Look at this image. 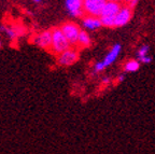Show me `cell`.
<instances>
[{
  "label": "cell",
  "mask_w": 155,
  "mask_h": 154,
  "mask_svg": "<svg viewBox=\"0 0 155 154\" xmlns=\"http://www.w3.org/2000/svg\"><path fill=\"white\" fill-rule=\"evenodd\" d=\"M52 32V42H51V48H50V52L52 54L58 55L61 52L66 51L67 49L70 48V44L68 43L67 39L61 32L59 27H54L51 29Z\"/></svg>",
  "instance_id": "cell-1"
},
{
  "label": "cell",
  "mask_w": 155,
  "mask_h": 154,
  "mask_svg": "<svg viewBox=\"0 0 155 154\" xmlns=\"http://www.w3.org/2000/svg\"><path fill=\"white\" fill-rule=\"evenodd\" d=\"M59 28H61L65 38L67 39L68 43L70 44V46L77 45L78 37H79L80 32L82 30L81 27L74 22H65L64 24L61 25Z\"/></svg>",
  "instance_id": "cell-2"
},
{
  "label": "cell",
  "mask_w": 155,
  "mask_h": 154,
  "mask_svg": "<svg viewBox=\"0 0 155 154\" xmlns=\"http://www.w3.org/2000/svg\"><path fill=\"white\" fill-rule=\"evenodd\" d=\"M80 57L79 50L75 46H70L66 51L61 52V54L57 55V64L63 67H69L77 63Z\"/></svg>",
  "instance_id": "cell-3"
},
{
  "label": "cell",
  "mask_w": 155,
  "mask_h": 154,
  "mask_svg": "<svg viewBox=\"0 0 155 154\" xmlns=\"http://www.w3.org/2000/svg\"><path fill=\"white\" fill-rule=\"evenodd\" d=\"M106 2L107 0H83L84 15L99 17Z\"/></svg>",
  "instance_id": "cell-4"
},
{
  "label": "cell",
  "mask_w": 155,
  "mask_h": 154,
  "mask_svg": "<svg viewBox=\"0 0 155 154\" xmlns=\"http://www.w3.org/2000/svg\"><path fill=\"white\" fill-rule=\"evenodd\" d=\"M133 17V10L128 5H122L119 12L114 16V27H123L130 22Z\"/></svg>",
  "instance_id": "cell-5"
},
{
  "label": "cell",
  "mask_w": 155,
  "mask_h": 154,
  "mask_svg": "<svg viewBox=\"0 0 155 154\" xmlns=\"http://www.w3.org/2000/svg\"><path fill=\"white\" fill-rule=\"evenodd\" d=\"M65 7L69 15L72 17L80 18L84 16L83 0H65Z\"/></svg>",
  "instance_id": "cell-6"
},
{
  "label": "cell",
  "mask_w": 155,
  "mask_h": 154,
  "mask_svg": "<svg viewBox=\"0 0 155 154\" xmlns=\"http://www.w3.org/2000/svg\"><path fill=\"white\" fill-rule=\"evenodd\" d=\"M35 44L39 46V48L43 49V50L50 51L51 48V42H52V32L51 30H43V32H39L36 35L34 40Z\"/></svg>",
  "instance_id": "cell-7"
},
{
  "label": "cell",
  "mask_w": 155,
  "mask_h": 154,
  "mask_svg": "<svg viewBox=\"0 0 155 154\" xmlns=\"http://www.w3.org/2000/svg\"><path fill=\"white\" fill-rule=\"evenodd\" d=\"M82 27L85 30L94 32V30H97V29H99L102 26L99 17L91 16V15H84L82 17Z\"/></svg>",
  "instance_id": "cell-8"
},
{
  "label": "cell",
  "mask_w": 155,
  "mask_h": 154,
  "mask_svg": "<svg viewBox=\"0 0 155 154\" xmlns=\"http://www.w3.org/2000/svg\"><path fill=\"white\" fill-rule=\"evenodd\" d=\"M122 3L119 2H112V1H107L104 7L102 8V11L100 13L99 17H114L116 13L119 12L121 9Z\"/></svg>",
  "instance_id": "cell-9"
},
{
  "label": "cell",
  "mask_w": 155,
  "mask_h": 154,
  "mask_svg": "<svg viewBox=\"0 0 155 154\" xmlns=\"http://www.w3.org/2000/svg\"><path fill=\"white\" fill-rule=\"evenodd\" d=\"M121 50H122V46H121V44H119V43L114 44V45L112 46L109 53L107 54L106 57H104V59L101 60V63L104 64V67H106V68L109 67V66H111L112 64L115 62L116 58L119 57Z\"/></svg>",
  "instance_id": "cell-10"
},
{
  "label": "cell",
  "mask_w": 155,
  "mask_h": 154,
  "mask_svg": "<svg viewBox=\"0 0 155 154\" xmlns=\"http://www.w3.org/2000/svg\"><path fill=\"white\" fill-rule=\"evenodd\" d=\"M91 44H92V39H91V36L88 35V32L86 30H81L80 34H79V37H78L75 48L78 50H80V49H87L90 48Z\"/></svg>",
  "instance_id": "cell-11"
},
{
  "label": "cell",
  "mask_w": 155,
  "mask_h": 154,
  "mask_svg": "<svg viewBox=\"0 0 155 154\" xmlns=\"http://www.w3.org/2000/svg\"><path fill=\"white\" fill-rule=\"evenodd\" d=\"M149 51H150V48L148 45H142L138 51V54H137V57L140 63L142 64H149L152 62V57L149 55Z\"/></svg>",
  "instance_id": "cell-12"
},
{
  "label": "cell",
  "mask_w": 155,
  "mask_h": 154,
  "mask_svg": "<svg viewBox=\"0 0 155 154\" xmlns=\"http://www.w3.org/2000/svg\"><path fill=\"white\" fill-rule=\"evenodd\" d=\"M139 67H140V63L138 60L130 59L126 62L124 65V71L125 72H136V71H138Z\"/></svg>",
  "instance_id": "cell-13"
},
{
  "label": "cell",
  "mask_w": 155,
  "mask_h": 154,
  "mask_svg": "<svg viewBox=\"0 0 155 154\" xmlns=\"http://www.w3.org/2000/svg\"><path fill=\"white\" fill-rule=\"evenodd\" d=\"M3 30V32H5V35H7L8 37H9L11 40H13V39L17 38V37L19 36V30L17 28H15V27H12V26H8V27H2L1 28Z\"/></svg>",
  "instance_id": "cell-14"
},
{
  "label": "cell",
  "mask_w": 155,
  "mask_h": 154,
  "mask_svg": "<svg viewBox=\"0 0 155 154\" xmlns=\"http://www.w3.org/2000/svg\"><path fill=\"white\" fill-rule=\"evenodd\" d=\"M104 69H106V67H104V64H102L101 62H97V63L94 65V68H93V70H94V73L101 72V71H104Z\"/></svg>",
  "instance_id": "cell-15"
},
{
  "label": "cell",
  "mask_w": 155,
  "mask_h": 154,
  "mask_svg": "<svg viewBox=\"0 0 155 154\" xmlns=\"http://www.w3.org/2000/svg\"><path fill=\"white\" fill-rule=\"evenodd\" d=\"M124 79H125V75H120L119 77H117V79H116V83H121V82L124 81Z\"/></svg>",
  "instance_id": "cell-16"
},
{
  "label": "cell",
  "mask_w": 155,
  "mask_h": 154,
  "mask_svg": "<svg viewBox=\"0 0 155 154\" xmlns=\"http://www.w3.org/2000/svg\"><path fill=\"white\" fill-rule=\"evenodd\" d=\"M109 83H110V78H104V79L102 80V85H104H104L107 86Z\"/></svg>",
  "instance_id": "cell-17"
},
{
  "label": "cell",
  "mask_w": 155,
  "mask_h": 154,
  "mask_svg": "<svg viewBox=\"0 0 155 154\" xmlns=\"http://www.w3.org/2000/svg\"><path fill=\"white\" fill-rule=\"evenodd\" d=\"M107 1H112V2H119V3H122L123 0H107Z\"/></svg>",
  "instance_id": "cell-18"
},
{
  "label": "cell",
  "mask_w": 155,
  "mask_h": 154,
  "mask_svg": "<svg viewBox=\"0 0 155 154\" xmlns=\"http://www.w3.org/2000/svg\"><path fill=\"white\" fill-rule=\"evenodd\" d=\"M123 1L126 3V5H127V3H129V2H130V1H133V0H123Z\"/></svg>",
  "instance_id": "cell-19"
},
{
  "label": "cell",
  "mask_w": 155,
  "mask_h": 154,
  "mask_svg": "<svg viewBox=\"0 0 155 154\" xmlns=\"http://www.w3.org/2000/svg\"><path fill=\"white\" fill-rule=\"evenodd\" d=\"M32 1H34V2H36V3H39V2H41L42 0H32Z\"/></svg>",
  "instance_id": "cell-20"
},
{
  "label": "cell",
  "mask_w": 155,
  "mask_h": 154,
  "mask_svg": "<svg viewBox=\"0 0 155 154\" xmlns=\"http://www.w3.org/2000/svg\"><path fill=\"white\" fill-rule=\"evenodd\" d=\"M0 49H1V40H0Z\"/></svg>",
  "instance_id": "cell-21"
}]
</instances>
